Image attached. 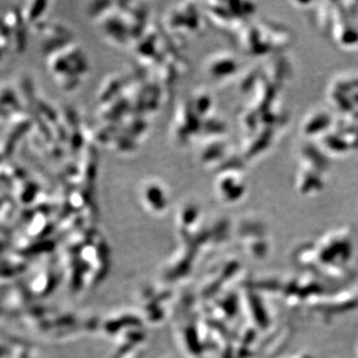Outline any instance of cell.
Returning <instances> with one entry per match:
<instances>
[{
	"instance_id": "6da1fadb",
	"label": "cell",
	"mask_w": 358,
	"mask_h": 358,
	"mask_svg": "<svg viewBox=\"0 0 358 358\" xmlns=\"http://www.w3.org/2000/svg\"><path fill=\"white\" fill-rule=\"evenodd\" d=\"M315 245L319 247V249L315 250V252L319 255L315 257L319 258L322 265H327L329 268L334 266H336V268L341 266L343 268L352 260V240L343 231L329 233Z\"/></svg>"
},
{
	"instance_id": "7a4b0ae2",
	"label": "cell",
	"mask_w": 358,
	"mask_h": 358,
	"mask_svg": "<svg viewBox=\"0 0 358 358\" xmlns=\"http://www.w3.org/2000/svg\"><path fill=\"white\" fill-rule=\"evenodd\" d=\"M2 23L6 26L13 40V49L15 53L21 54L25 51L27 36L26 26L21 17L20 9H10L2 17Z\"/></svg>"
},
{
	"instance_id": "3957f363",
	"label": "cell",
	"mask_w": 358,
	"mask_h": 358,
	"mask_svg": "<svg viewBox=\"0 0 358 358\" xmlns=\"http://www.w3.org/2000/svg\"><path fill=\"white\" fill-rule=\"evenodd\" d=\"M218 189L225 200L228 199L231 193L230 201L238 200L241 197L244 190V185L241 179L235 176H222L218 180Z\"/></svg>"
},
{
	"instance_id": "277c9868",
	"label": "cell",
	"mask_w": 358,
	"mask_h": 358,
	"mask_svg": "<svg viewBox=\"0 0 358 358\" xmlns=\"http://www.w3.org/2000/svg\"><path fill=\"white\" fill-rule=\"evenodd\" d=\"M0 107L3 108L10 115L24 110L21 107L13 84H0Z\"/></svg>"
},
{
	"instance_id": "5b68a950",
	"label": "cell",
	"mask_w": 358,
	"mask_h": 358,
	"mask_svg": "<svg viewBox=\"0 0 358 358\" xmlns=\"http://www.w3.org/2000/svg\"><path fill=\"white\" fill-rule=\"evenodd\" d=\"M47 2L29 1L26 2L22 8L20 9L21 17L26 26H33L39 22L42 15L46 10Z\"/></svg>"
},
{
	"instance_id": "8992f818",
	"label": "cell",
	"mask_w": 358,
	"mask_h": 358,
	"mask_svg": "<svg viewBox=\"0 0 358 358\" xmlns=\"http://www.w3.org/2000/svg\"><path fill=\"white\" fill-rule=\"evenodd\" d=\"M235 62L232 59L223 57L222 59H213L209 65V73L213 77H222L229 75L234 70Z\"/></svg>"
},
{
	"instance_id": "52a82bcc",
	"label": "cell",
	"mask_w": 358,
	"mask_h": 358,
	"mask_svg": "<svg viewBox=\"0 0 358 358\" xmlns=\"http://www.w3.org/2000/svg\"><path fill=\"white\" fill-rule=\"evenodd\" d=\"M0 50L3 52L4 54L8 53L13 49V40H11L10 34L8 30L6 29V26L2 23L0 25Z\"/></svg>"
},
{
	"instance_id": "ba28073f",
	"label": "cell",
	"mask_w": 358,
	"mask_h": 358,
	"mask_svg": "<svg viewBox=\"0 0 358 358\" xmlns=\"http://www.w3.org/2000/svg\"><path fill=\"white\" fill-rule=\"evenodd\" d=\"M7 110H4L3 108L0 107V124H6L8 122L9 117H10Z\"/></svg>"
},
{
	"instance_id": "9c48e42d",
	"label": "cell",
	"mask_w": 358,
	"mask_h": 358,
	"mask_svg": "<svg viewBox=\"0 0 358 358\" xmlns=\"http://www.w3.org/2000/svg\"><path fill=\"white\" fill-rule=\"evenodd\" d=\"M4 56H6V54H4L3 52L0 50V65H2V63H3Z\"/></svg>"
},
{
	"instance_id": "30bf717a",
	"label": "cell",
	"mask_w": 358,
	"mask_h": 358,
	"mask_svg": "<svg viewBox=\"0 0 358 358\" xmlns=\"http://www.w3.org/2000/svg\"><path fill=\"white\" fill-rule=\"evenodd\" d=\"M357 358H358V350H357Z\"/></svg>"
}]
</instances>
